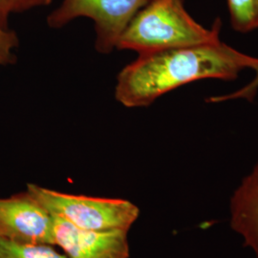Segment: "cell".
<instances>
[{
    "instance_id": "obj_1",
    "label": "cell",
    "mask_w": 258,
    "mask_h": 258,
    "mask_svg": "<svg viewBox=\"0 0 258 258\" xmlns=\"http://www.w3.org/2000/svg\"><path fill=\"white\" fill-rule=\"evenodd\" d=\"M253 58L221 40L139 55L118 75L115 98L125 107H145L187 83L233 81L249 69Z\"/></svg>"
},
{
    "instance_id": "obj_2",
    "label": "cell",
    "mask_w": 258,
    "mask_h": 258,
    "mask_svg": "<svg viewBox=\"0 0 258 258\" xmlns=\"http://www.w3.org/2000/svg\"><path fill=\"white\" fill-rule=\"evenodd\" d=\"M221 19L204 27L187 13L184 0H151L121 33L116 49L138 55L220 41Z\"/></svg>"
},
{
    "instance_id": "obj_3",
    "label": "cell",
    "mask_w": 258,
    "mask_h": 258,
    "mask_svg": "<svg viewBox=\"0 0 258 258\" xmlns=\"http://www.w3.org/2000/svg\"><path fill=\"white\" fill-rule=\"evenodd\" d=\"M26 189L52 215L82 230L129 231L140 216L138 206L122 198L67 194L36 184Z\"/></svg>"
},
{
    "instance_id": "obj_4",
    "label": "cell",
    "mask_w": 258,
    "mask_h": 258,
    "mask_svg": "<svg viewBox=\"0 0 258 258\" xmlns=\"http://www.w3.org/2000/svg\"><path fill=\"white\" fill-rule=\"evenodd\" d=\"M151 0H63L48 17L51 28H61L79 18L95 25L96 50L108 54L116 49L121 33L140 10Z\"/></svg>"
},
{
    "instance_id": "obj_5",
    "label": "cell",
    "mask_w": 258,
    "mask_h": 258,
    "mask_svg": "<svg viewBox=\"0 0 258 258\" xmlns=\"http://www.w3.org/2000/svg\"><path fill=\"white\" fill-rule=\"evenodd\" d=\"M0 238L55 246L53 215L27 189L0 198Z\"/></svg>"
},
{
    "instance_id": "obj_6",
    "label": "cell",
    "mask_w": 258,
    "mask_h": 258,
    "mask_svg": "<svg viewBox=\"0 0 258 258\" xmlns=\"http://www.w3.org/2000/svg\"><path fill=\"white\" fill-rule=\"evenodd\" d=\"M54 245L67 258H129L128 231L82 230L54 216Z\"/></svg>"
},
{
    "instance_id": "obj_7",
    "label": "cell",
    "mask_w": 258,
    "mask_h": 258,
    "mask_svg": "<svg viewBox=\"0 0 258 258\" xmlns=\"http://www.w3.org/2000/svg\"><path fill=\"white\" fill-rule=\"evenodd\" d=\"M229 211L231 230L258 258V160L233 190Z\"/></svg>"
},
{
    "instance_id": "obj_8",
    "label": "cell",
    "mask_w": 258,
    "mask_h": 258,
    "mask_svg": "<svg viewBox=\"0 0 258 258\" xmlns=\"http://www.w3.org/2000/svg\"><path fill=\"white\" fill-rule=\"evenodd\" d=\"M0 258H67L52 245L22 244L0 238Z\"/></svg>"
},
{
    "instance_id": "obj_9",
    "label": "cell",
    "mask_w": 258,
    "mask_h": 258,
    "mask_svg": "<svg viewBox=\"0 0 258 258\" xmlns=\"http://www.w3.org/2000/svg\"><path fill=\"white\" fill-rule=\"evenodd\" d=\"M231 26L240 33L258 28V0H227Z\"/></svg>"
},
{
    "instance_id": "obj_10",
    "label": "cell",
    "mask_w": 258,
    "mask_h": 258,
    "mask_svg": "<svg viewBox=\"0 0 258 258\" xmlns=\"http://www.w3.org/2000/svg\"><path fill=\"white\" fill-rule=\"evenodd\" d=\"M249 69L254 71V78L247 85H245L244 87L240 88L237 91L231 93V94L211 97L207 100V102H211V103H219V102H226V101L239 100V99L251 102L258 92V57L254 56L252 63L249 66Z\"/></svg>"
},
{
    "instance_id": "obj_11",
    "label": "cell",
    "mask_w": 258,
    "mask_h": 258,
    "mask_svg": "<svg viewBox=\"0 0 258 258\" xmlns=\"http://www.w3.org/2000/svg\"><path fill=\"white\" fill-rule=\"evenodd\" d=\"M19 44L17 34L8 26L0 23V68L13 64L16 61V50Z\"/></svg>"
},
{
    "instance_id": "obj_12",
    "label": "cell",
    "mask_w": 258,
    "mask_h": 258,
    "mask_svg": "<svg viewBox=\"0 0 258 258\" xmlns=\"http://www.w3.org/2000/svg\"><path fill=\"white\" fill-rule=\"evenodd\" d=\"M12 13H21L37 7L47 6L52 0H8Z\"/></svg>"
},
{
    "instance_id": "obj_13",
    "label": "cell",
    "mask_w": 258,
    "mask_h": 258,
    "mask_svg": "<svg viewBox=\"0 0 258 258\" xmlns=\"http://www.w3.org/2000/svg\"><path fill=\"white\" fill-rule=\"evenodd\" d=\"M11 14L12 11L8 0H0V23L4 26H8V19Z\"/></svg>"
}]
</instances>
